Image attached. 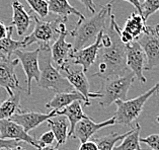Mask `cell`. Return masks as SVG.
Wrapping results in <instances>:
<instances>
[{
	"label": "cell",
	"mask_w": 159,
	"mask_h": 150,
	"mask_svg": "<svg viewBox=\"0 0 159 150\" xmlns=\"http://www.w3.org/2000/svg\"><path fill=\"white\" fill-rule=\"evenodd\" d=\"M107 30L111 37V43L107 47L99 49L98 72L93 76L102 78H111L121 76L130 71L126 63V47L120 39L118 32L114 26V14H111V24Z\"/></svg>",
	"instance_id": "1"
},
{
	"label": "cell",
	"mask_w": 159,
	"mask_h": 150,
	"mask_svg": "<svg viewBox=\"0 0 159 150\" xmlns=\"http://www.w3.org/2000/svg\"><path fill=\"white\" fill-rule=\"evenodd\" d=\"M111 14V2H108L92 16L79 18L75 28L69 32L73 38L72 51H77L94 43L98 34L106 30L107 18Z\"/></svg>",
	"instance_id": "2"
},
{
	"label": "cell",
	"mask_w": 159,
	"mask_h": 150,
	"mask_svg": "<svg viewBox=\"0 0 159 150\" xmlns=\"http://www.w3.org/2000/svg\"><path fill=\"white\" fill-rule=\"evenodd\" d=\"M30 14H32V17L34 21V29L29 36L25 37V39L22 40L24 47H28V46L33 44H38L41 51L51 50L52 42H55V40L59 36L60 25L62 22H66L67 18L58 16L56 20L52 21H45L42 20L33 11L30 12Z\"/></svg>",
	"instance_id": "3"
},
{
	"label": "cell",
	"mask_w": 159,
	"mask_h": 150,
	"mask_svg": "<svg viewBox=\"0 0 159 150\" xmlns=\"http://www.w3.org/2000/svg\"><path fill=\"white\" fill-rule=\"evenodd\" d=\"M135 79L134 73L131 70L126 74L111 78L100 79V94L98 103L102 107H107L119 99L126 101L127 94Z\"/></svg>",
	"instance_id": "4"
},
{
	"label": "cell",
	"mask_w": 159,
	"mask_h": 150,
	"mask_svg": "<svg viewBox=\"0 0 159 150\" xmlns=\"http://www.w3.org/2000/svg\"><path fill=\"white\" fill-rule=\"evenodd\" d=\"M158 91L159 82L155 84L152 88H150L148 91L144 92L143 94L133 99H129V101L119 99V101L116 102L115 103L117 105V111L114 115L116 119V125H131L136 119L140 116L146 102Z\"/></svg>",
	"instance_id": "5"
},
{
	"label": "cell",
	"mask_w": 159,
	"mask_h": 150,
	"mask_svg": "<svg viewBox=\"0 0 159 150\" xmlns=\"http://www.w3.org/2000/svg\"><path fill=\"white\" fill-rule=\"evenodd\" d=\"M46 58L44 60L43 68L41 69V76L38 81V85L45 89H52L58 92H70L73 91V86L68 81V79L60 73L59 69L52 65L51 50H45Z\"/></svg>",
	"instance_id": "6"
},
{
	"label": "cell",
	"mask_w": 159,
	"mask_h": 150,
	"mask_svg": "<svg viewBox=\"0 0 159 150\" xmlns=\"http://www.w3.org/2000/svg\"><path fill=\"white\" fill-rule=\"evenodd\" d=\"M146 56L145 70H151L159 67V25L146 29L142 36L138 39Z\"/></svg>",
	"instance_id": "7"
},
{
	"label": "cell",
	"mask_w": 159,
	"mask_h": 150,
	"mask_svg": "<svg viewBox=\"0 0 159 150\" xmlns=\"http://www.w3.org/2000/svg\"><path fill=\"white\" fill-rule=\"evenodd\" d=\"M41 49L38 48L34 51H22V50H16L13 54L21 63L24 71L26 76V84L28 89L26 93L29 95L32 94V81L34 79L38 82L41 76V68L39 64V56H40Z\"/></svg>",
	"instance_id": "8"
},
{
	"label": "cell",
	"mask_w": 159,
	"mask_h": 150,
	"mask_svg": "<svg viewBox=\"0 0 159 150\" xmlns=\"http://www.w3.org/2000/svg\"><path fill=\"white\" fill-rule=\"evenodd\" d=\"M125 47L127 67L134 73L135 77L141 83H146L147 79L143 75V71L145 70L146 65V56L138 40L125 45Z\"/></svg>",
	"instance_id": "9"
},
{
	"label": "cell",
	"mask_w": 159,
	"mask_h": 150,
	"mask_svg": "<svg viewBox=\"0 0 159 150\" xmlns=\"http://www.w3.org/2000/svg\"><path fill=\"white\" fill-rule=\"evenodd\" d=\"M19 60L0 57V87L4 88L9 95H12L14 89L25 90L19 85L18 78L15 73V67Z\"/></svg>",
	"instance_id": "10"
},
{
	"label": "cell",
	"mask_w": 159,
	"mask_h": 150,
	"mask_svg": "<svg viewBox=\"0 0 159 150\" xmlns=\"http://www.w3.org/2000/svg\"><path fill=\"white\" fill-rule=\"evenodd\" d=\"M0 137L2 139L25 142V143H29L37 149L42 147L38 140L34 139L33 136H30L20 125L11 121L10 119L0 120Z\"/></svg>",
	"instance_id": "11"
},
{
	"label": "cell",
	"mask_w": 159,
	"mask_h": 150,
	"mask_svg": "<svg viewBox=\"0 0 159 150\" xmlns=\"http://www.w3.org/2000/svg\"><path fill=\"white\" fill-rule=\"evenodd\" d=\"M103 32L98 34L94 43L87 46V47L77 50V51H71L70 54H69V58L73 61V63L81 65L82 70L85 73L88 71V69L91 67V65L98 59L99 49L102 48V38Z\"/></svg>",
	"instance_id": "12"
},
{
	"label": "cell",
	"mask_w": 159,
	"mask_h": 150,
	"mask_svg": "<svg viewBox=\"0 0 159 150\" xmlns=\"http://www.w3.org/2000/svg\"><path fill=\"white\" fill-rule=\"evenodd\" d=\"M68 34L69 32L66 30L65 22H62L60 25L59 36L51 46L52 60L59 66V70L68 65L69 54L73 49L72 44L66 42V37L68 36Z\"/></svg>",
	"instance_id": "13"
},
{
	"label": "cell",
	"mask_w": 159,
	"mask_h": 150,
	"mask_svg": "<svg viewBox=\"0 0 159 150\" xmlns=\"http://www.w3.org/2000/svg\"><path fill=\"white\" fill-rule=\"evenodd\" d=\"M114 125H116V119L114 116L111 119H107V120L100 123L94 122L88 116L77 123L74 128V131H73L72 136L74 138H77L81 143H83V142H86L90 139L93 136V134L95 132H98V130L106 128L107 126H114Z\"/></svg>",
	"instance_id": "14"
},
{
	"label": "cell",
	"mask_w": 159,
	"mask_h": 150,
	"mask_svg": "<svg viewBox=\"0 0 159 150\" xmlns=\"http://www.w3.org/2000/svg\"><path fill=\"white\" fill-rule=\"evenodd\" d=\"M57 116V111H50L47 114L39 113V111H18L10 118L11 121L15 122L16 124L20 125L26 132L34 130L43 123L47 122L49 119Z\"/></svg>",
	"instance_id": "15"
},
{
	"label": "cell",
	"mask_w": 159,
	"mask_h": 150,
	"mask_svg": "<svg viewBox=\"0 0 159 150\" xmlns=\"http://www.w3.org/2000/svg\"><path fill=\"white\" fill-rule=\"evenodd\" d=\"M61 70L65 72V77L71 83L73 88H75L79 93H81L84 97L85 101H86V106H90V98L98 99L100 98V94L98 91L96 92L89 91V81L83 70L72 71L69 69V65L65 66Z\"/></svg>",
	"instance_id": "16"
},
{
	"label": "cell",
	"mask_w": 159,
	"mask_h": 150,
	"mask_svg": "<svg viewBox=\"0 0 159 150\" xmlns=\"http://www.w3.org/2000/svg\"><path fill=\"white\" fill-rule=\"evenodd\" d=\"M11 7H12V20H11L10 25L16 29L18 36H25L30 29V22L33 20L32 14L25 9L24 5L18 0H13Z\"/></svg>",
	"instance_id": "17"
},
{
	"label": "cell",
	"mask_w": 159,
	"mask_h": 150,
	"mask_svg": "<svg viewBox=\"0 0 159 150\" xmlns=\"http://www.w3.org/2000/svg\"><path fill=\"white\" fill-rule=\"evenodd\" d=\"M76 101L83 102L84 105L86 106V101L84 97L78 91L73 90L70 92H58L51 101L46 103V107L49 111H60Z\"/></svg>",
	"instance_id": "18"
},
{
	"label": "cell",
	"mask_w": 159,
	"mask_h": 150,
	"mask_svg": "<svg viewBox=\"0 0 159 150\" xmlns=\"http://www.w3.org/2000/svg\"><path fill=\"white\" fill-rule=\"evenodd\" d=\"M57 116H65L69 122V133L68 137L72 136L73 131L76 124L82 119L88 117L86 114L83 113L82 107H81V101H76L70 103L69 106L65 107L64 109L57 111Z\"/></svg>",
	"instance_id": "19"
},
{
	"label": "cell",
	"mask_w": 159,
	"mask_h": 150,
	"mask_svg": "<svg viewBox=\"0 0 159 150\" xmlns=\"http://www.w3.org/2000/svg\"><path fill=\"white\" fill-rule=\"evenodd\" d=\"M57 141V147L66 143L69 133V122L65 116H55L47 121Z\"/></svg>",
	"instance_id": "20"
},
{
	"label": "cell",
	"mask_w": 159,
	"mask_h": 150,
	"mask_svg": "<svg viewBox=\"0 0 159 150\" xmlns=\"http://www.w3.org/2000/svg\"><path fill=\"white\" fill-rule=\"evenodd\" d=\"M49 12L55 13L58 16L67 18L68 15L75 14L79 18H83L84 15L73 7L68 0H48Z\"/></svg>",
	"instance_id": "21"
},
{
	"label": "cell",
	"mask_w": 159,
	"mask_h": 150,
	"mask_svg": "<svg viewBox=\"0 0 159 150\" xmlns=\"http://www.w3.org/2000/svg\"><path fill=\"white\" fill-rule=\"evenodd\" d=\"M146 29V21L141 14L133 12L129 17L127 18V20L124 25V30L128 33L134 38V40H138L139 38L142 36V34L144 33Z\"/></svg>",
	"instance_id": "22"
},
{
	"label": "cell",
	"mask_w": 159,
	"mask_h": 150,
	"mask_svg": "<svg viewBox=\"0 0 159 150\" xmlns=\"http://www.w3.org/2000/svg\"><path fill=\"white\" fill-rule=\"evenodd\" d=\"M20 111V92L9 95L0 105V120L10 119L14 114Z\"/></svg>",
	"instance_id": "23"
},
{
	"label": "cell",
	"mask_w": 159,
	"mask_h": 150,
	"mask_svg": "<svg viewBox=\"0 0 159 150\" xmlns=\"http://www.w3.org/2000/svg\"><path fill=\"white\" fill-rule=\"evenodd\" d=\"M12 32H13V26L9 25L8 34H7L4 39L0 40V56L1 57L11 58V55H12L16 50L25 48L22 41H16L12 39V37H11Z\"/></svg>",
	"instance_id": "24"
},
{
	"label": "cell",
	"mask_w": 159,
	"mask_h": 150,
	"mask_svg": "<svg viewBox=\"0 0 159 150\" xmlns=\"http://www.w3.org/2000/svg\"><path fill=\"white\" fill-rule=\"evenodd\" d=\"M140 130V125L137 124L135 128L129 131L128 135L122 140L121 144L115 146L114 150H141Z\"/></svg>",
	"instance_id": "25"
},
{
	"label": "cell",
	"mask_w": 159,
	"mask_h": 150,
	"mask_svg": "<svg viewBox=\"0 0 159 150\" xmlns=\"http://www.w3.org/2000/svg\"><path fill=\"white\" fill-rule=\"evenodd\" d=\"M129 131L123 134H118V133H110L107 135H104L102 137H95L92 138V141L95 142V144L98 145V150H114L116 144L119 141H122L125 138Z\"/></svg>",
	"instance_id": "26"
},
{
	"label": "cell",
	"mask_w": 159,
	"mask_h": 150,
	"mask_svg": "<svg viewBox=\"0 0 159 150\" xmlns=\"http://www.w3.org/2000/svg\"><path fill=\"white\" fill-rule=\"evenodd\" d=\"M32 8L34 13L41 18H45L49 14V4L47 0H25Z\"/></svg>",
	"instance_id": "27"
},
{
	"label": "cell",
	"mask_w": 159,
	"mask_h": 150,
	"mask_svg": "<svg viewBox=\"0 0 159 150\" xmlns=\"http://www.w3.org/2000/svg\"><path fill=\"white\" fill-rule=\"evenodd\" d=\"M141 15L147 21L151 15L159 10V0H143L141 2Z\"/></svg>",
	"instance_id": "28"
},
{
	"label": "cell",
	"mask_w": 159,
	"mask_h": 150,
	"mask_svg": "<svg viewBox=\"0 0 159 150\" xmlns=\"http://www.w3.org/2000/svg\"><path fill=\"white\" fill-rule=\"evenodd\" d=\"M140 142L147 144L151 150H159V134H152L145 138H140Z\"/></svg>",
	"instance_id": "29"
},
{
	"label": "cell",
	"mask_w": 159,
	"mask_h": 150,
	"mask_svg": "<svg viewBox=\"0 0 159 150\" xmlns=\"http://www.w3.org/2000/svg\"><path fill=\"white\" fill-rule=\"evenodd\" d=\"M56 140L55 135L52 131H48V132H45L43 133L41 137L39 138V143L41 144V146H49V145H52L54 143V141Z\"/></svg>",
	"instance_id": "30"
},
{
	"label": "cell",
	"mask_w": 159,
	"mask_h": 150,
	"mask_svg": "<svg viewBox=\"0 0 159 150\" xmlns=\"http://www.w3.org/2000/svg\"><path fill=\"white\" fill-rule=\"evenodd\" d=\"M18 145H19L18 141L9 140V139H2V138L0 137V150L14 148V147H16V146H18Z\"/></svg>",
	"instance_id": "31"
},
{
	"label": "cell",
	"mask_w": 159,
	"mask_h": 150,
	"mask_svg": "<svg viewBox=\"0 0 159 150\" xmlns=\"http://www.w3.org/2000/svg\"><path fill=\"white\" fill-rule=\"evenodd\" d=\"M79 150H98V145L95 144L94 141L88 140L86 142L81 143Z\"/></svg>",
	"instance_id": "32"
},
{
	"label": "cell",
	"mask_w": 159,
	"mask_h": 150,
	"mask_svg": "<svg viewBox=\"0 0 159 150\" xmlns=\"http://www.w3.org/2000/svg\"><path fill=\"white\" fill-rule=\"evenodd\" d=\"M77 1H79L81 2L82 4L85 6V8L88 9L90 12L92 13H95V8H96V6L94 4V2H93V0H77Z\"/></svg>",
	"instance_id": "33"
},
{
	"label": "cell",
	"mask_w": 159,
	"mask_h": 150,
	"mask_svg": "<svg viewBox=\"0 0 159 150\" xmlns=\"http://www.w3.org/2000/svg\"><path fill=\"white\" fill-rule=\"evenodd\" d=\"M9 32V26L4 25V22L0 21V40L4 39V38L8 34Z\"/></svg>",
	"instance_id": "34"
},
{
	"label": "cell",
	"mask_w": 159,
	"mask_h": 150,
	"mask_svg": "<svg viewBox=\"0 0 159 150\" xmlns=\"http://www.w3.org/2000/svg\"><path fill=\"white\" fill-rule=\"evenodd\" d=\"M124 1H126V2H129L130 4H132L136 9H137L138 11V13L139 14H141L142 12V10H141V2H140V0H124Z\"/></svg>",
	"instance_id": "35"
},
{
	"label": "cell",
	"mask_w": 159,
	"mask_h": 150,
	"mask_svg": "<svg viewBox=\"0 0 159 150\" xmlns=\"http://www.w3.org/2000/svg\"><path fill=\"white\" fill-rule=\"evenodd\" d=\"M7 97H9V94L7 93V91L4 89V88L0 87V105H1V102L3 101H5Z\"/></svg>",
	"instance_id": "36"
},
{
	"label": "cell",
	"mask_w": 159,
	"mask_h": 150,
	"mask_svg": "<svg viewBox=\"0 0 159 150\" xmlns=\"http://www.w3.org/2000/svg\"><path fill=\"white\" fill-rule=\"evenodd\" d=\"M38 150H58L57 147H53V146L49 145V146H43V147L39 148Z\"/></svg>",
	"instance_id": "37"
},
{
	"label": "cell",
	"mask_w": 159,
	"mask_h": 150,
	"mask_svg": "<svg viewBox=\"0 0 159 150\" xmlns=\"http://www.w3.org/2000/svg\"><path fill=\"white\" fill-rule=\"evenodd\" d=\"M4 150H25L22 146H20V145H18V146H16V147H14V148H10V149H4Z\"/></svg>",
	"instance_id": "38"
},
{
	"label": "cell",
	"mask_w": 159,
	"mask_h": 150,
	"mask_svg": "<svg viewBox=\"0 0 159 150\" xmlns=\"http://www.w3.org/2000/svg\"><path fill=\"white\" fill-rule=\"evenodd\" d=\"M156 121H157V122H158V123H159V116H158V117H157V118H156Z\"/></svg>",
	"instance_id": "39"
},
{
	"label": "cell",
	"mask_w": 159,
	"mask_h": 150,
	"mask_svg": "<svg viewBox=\"0 0 159 150\" xmlns=\"http://www.w3.org/2000/svg\"><path fill=\"white\" fill-rule=\"evenodd\" d=\"M0 57H1V56H0Z\"/></svg>",
	"instance_id": "40"
}]
</instances>
